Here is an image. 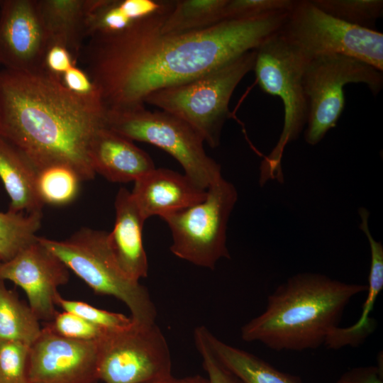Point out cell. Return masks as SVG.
<instances>
[{
  "label": "cell",
  "mask_w": 383,
  "mask_h": 383,
  "mask_svg": "<svg viewBox=\"0 0 383 383\" xmlns=\"http://www.w3.org/2000/svg\"><path fill=\"white\" fill-rule=\"evenodd\" d=\"M81 181L70 167L52 165L37 171L36 189L44 204L62 206L76 199Z\"/></svg>",
  "instance_id": "obj_26"
},
{
  "label": "cell",
  "mask_w": 383,
  "mask_h": 383,
  "mask_svg": "<svg viewBox=\"0 0 383 383\" xmlns=\"http://www.w3.org/2000/svg\"><path fill=\"white\" fill-rule=\"evenodd\" d=\"M184 383H209V380L203 378L201 376L196 375L194 377H186Z\"/></svg>",
  "instance_id": "obj_37"
},
{
  "label": "cell",
  "mask_w": 383,
  "mask_h": 383,
  "mask_svg": "<svg viewBox=\"0 0 383 383\" xmlns=\"http://www.w3.org/2000/svg\"><path fill=\"white\" fill-rule=\"evenodd\" d=\"M167 1L94 0L87 23V39L94 35L120 31L135 21L151 15Z\"/></svg>",
  "instance_id": "obj_22"
},
{
  "label": "cell",
  "mask_w": 383,
  "mask_h": 383,
  "mask_svg": "<svg viewBox=\"0 0 383 383\" xmlns=\"http://www.w3.org/2000/svg\"><path fill=\"white\" fill-rule=\"evenodd\" d=\"M237 199L233 184L222 177L206 189L203 201L162 217L171 231V252L180 259L211 270L220 259H229L227 224Z\"/></svg>",
  "instance_id": "obj_9"
},
{
  "label": "cell",
  "mask_w": 383,
  "mask_h": 383,
  "mask_svg": "<svg viewBox=\"0 0 383 383\" xmlns=\"http://www.w3.org/2000/svg\"><path fill=\"white\" fill-rule=\"evenodd\" d=\"M279 33L309 58L340 55L383 71L382 33L335 18L311 0H296Z\"/></svg>",
  "instance_id": "obj_8"
},
{
  "label": "cell",
  "mask_w": 383,
  "mask_h": 383,
  "mask_svg": "<svg viewBox=\"0 0 383 383\" xmlns=\"http://www.w3.org/2000/svg\"><path fill=\"white\" fill-rule=\"evenodd\" d=\"M171 370L169 345L156 323H134L98 342V382L148 383L172 377Z\"/></svg>",
  "instance_id": "obj_11"
},
{
  "label": "cell",
  "mask_w": 383,
  "mask_h": 383,
  "mask_svg": "<svg viewBox=\"0 0 383 383\" xmlns=\"http://www.w3.org/2000/svg\"><path fill=\"white\" fill-rule=\"evenodd\" d=\"M317 8L342 21L374 30L382 16V0H311Z\"/></svg>",
  "instance_id": "obj_27"
},
{
  "label": "cell",
  "mask_w": 383,
  "mask_h": 383,
  "mask_svg": "<svg viewBox=\"0 0 383 383\" xmlns=\"http://www.w3.org/2000/svg\"><path fill=\"white\" fill-rule=\"evenodd\" d=\"M89 157L95 173L112 182H135L155 168L147 152L106 126L93 136Z\"/></svg>",
  "instance_id": "obj_16"
},
{
  "label": "cell",
  "mask_w": 383,
  "mask_h": 383,
  "mask_svg": "<svg viewBox=\"0 0 383 383\" xmlns=\"http://www.w3.org/2000/svg\"><path fill=\"white\" fill-rule=\"evenodd\" d=\"M358 213L361 219L359 228L368 240L371 252L368 294L357 321L346 328L337 326L328 333L324 343L328 349L337 350L345 346L357 347L374 332L377 326L376 321L370 317V313L377 296L383 289V246L381 242L374 240L370 231V212L362 209Z\"/></svg>",
  "instance_id": "obj_18"
},
{
  "label": "cell",
  "mask_w": 383,
  "mask_h": 383,
  "mask_svg": "<svg viewBox=\"0 0 383 383\" xmlns=\"http://www.w3.org/2000/svg\"><path fill=\"white\" fill-rule=\"evenodd\" d=\"M43 212L24 214L0 211V262L13 258L37 237Z\"/></svg>",
  "instance_id": "obj_25"
},
{
  "label": "cell",
  "mask_w": 383,
  "mask_h": 383,
  "mask_svg": "<svg viewBox=\"0 0 383 383\" xmlns=\"http://www.w3.org/2000/svg\"><path fill=\"white\" fill-rule=\"evenodd\" d=\"M37 170L26 155L0 135V178L11 199L9 211L42 212L44 204L36 189Z\"/></svg>",
  "instance_id": "obj_20"
},
{
  "label": "cell",
  "mask_w": 383,
  "mask_h": 383,
  "mask_svg": "<svg viewBox=\"0 0 383 383\" xmlns=\"http://www.w3.org/2000/svg\"><path fill=\"white\" fill-rule=\"evenodd\" d=\"M132 197L146 221L160 218L203 201L206 189L198 187L186 174L166 168H155L136 180Z\"/></svg>",
  "instance_id": "obj_15"
},
{
  "label": "cell",
  "mask_w": 383,
  "mask_h": 383,
  "mask_svg": "<svg viewBox=\"0 0 383 383\" xmlns=\"http://www.w3.org/2000/svg\"><path fill=\"white\" fill-rule=\"evenodd\" d=\"M106 113L99 99L72 93L45 71L0 70V135L37 171L60 164L82 181L94 179L89 144Z\"/></svg>",
  "instance_id": "obj_2"
},
{
  "label": "cell",
  "mask_w": 383,
  "mask_h": 383,
  "mask_svg": "<svg viewBox=\"0 0 383 383\" xmlns=\"http://www.w3.org/2000/svg\"><path fill=\"white\" fill-rule=\"evenodd\" d=\"M308 58L279 33L256 50L254 70L261 89L277 96L284 106V126L279 140L260 165V184L283 182L281 162L287 144L298 139L306 125L309 105L304 84Z\"/></svg>",
  "instance_id": "obj_6"
},
{
  "label": "cell",
  "mask_w": 383,
  "mask_h": 383,
  "mask_svg": "<svg viewBox=\"0 0 383 383\" xmlns=\"http://www.w3.org/2000/svg\"><path fill=\"white\" fill-rule=\"evenodd\" d=\"M38 238L96 294L124 303L135 324L155 323L157 309L148 289L120 269L108 243V232L82 228L65 240Z\"/></svg>",
  "instance_id": "obj_5"
},
{
  "label": "cell",
  "mask_w": 383,
  "mask_h": 383,
  "mask_svg": "<svg viewBox=\"0 0 383 383\" xmlns=\"http://www.w3.org/2000/svg\"><path fill=\"white\" fill-rule=\"evenodd\" d=\"M116 218L108 243L123 272L139 282L148 272V262L143 244V227L145 220L135 204L131 193L121 188L115 200Z\"/></svg>",
  "instance_id": "obj_17"
},
{
  "label": "cell",
  "mask_w": 383,
  "mask_h": 383,
  "mask_svg": "<svg viewBox=\"0 0 383 383\" xmlns=\"http://www.w3.org/2000/svg\"><path fill=\"white\" fill-rule=\"evenodd\" d=\"M206 336L218 360L243 383H303L298 376L281 372L257 356L223 342L207 328Z\"/></svg>",
  "instance_id": "obj_21"
},
{
  "label": "cell",
  "mask_w": 383,
  "mask_h": 383,
  "mask_svg": "<svg viewBox=\"0 0 383 383\" xmlns=\"http://www.w3.org/2000/svg\"><path fill=\"white\" fill-rule=\"evenodd\" d=\"M350 83L365 84L374 95L383 87V74L358 60L340 55L308 58L304 84L309 115L306 142L315 145L336 126L345 106L343 87Z\"/></svg>",
  "instance_id": "obj_10"
},
{
  "label": "cell",
  "mask_w": 383,
  "mask_h": 383,
  "mask_svg": "<svg viewBox=\"0 0 383 383\" xmlns=\"http://www.w3.org/2000/svg\"><path fill=\"white\" fill-rule=\"evenodd\" d=\"M42 327L28 304L0 279V340L19 341L30 345Z\"/></svg>",
  "instance_id": "obj_24"
},
{
  "label": "cell",
  "mask_w": 383,
  "mask_h": 383,
  "mask_svg": "<svg viewBox=\"0 0 383 383\" xmlns=\"http://www.w3.org/2000/svg\"><path fill=\"white\" fill-rule=\"evenodd\" d=\"M30 345L14 340H0V383H29Z\"/></svg>",
  "instance_id": "obj_29"
},
{
  "label": "cell",
  "mask_w": 383,
  "mask_h": 383,
  "mask_svg": "<svg viewBox=\"0 0 383 383\" xmlns=\"http://www.w3.org/2000/svg\"><path fill=\"white\" fill-rule=\"evenodd\" d=\"M44 326L59 335L81 341L99 342L109 332L65 311H57L52 320Z\"/></svg>",
  "instance_id": "obj_30"
},
{
  "label": "cell",
  "mask_w": 383,
  "mask_h": 383,
  "mask_svg": "<svg viewBox=\"0 0 383 383\" xmlns=\"http://www.w3.org/2000/svg\"><path fill=\"white\" fill-rule=\"evenodd\" d=\"M173 1L112 33L89 37L79 60L106 111L144 105L151 93L194 79L279 33L287 12L223 21L208 28L167 35L160 26Z\"/></svg>",
  "instance_id": "obj_1"
},
{
  "label": "cell",
  "mask_w": 383,
  "mask_h": 383,
  "mask_svg": "<svg viewBox=\"0 0 383 383\" xmlns=\"http://www.w3.org/2000/svg\"><path fill=\"white\" fill-rule=\"evenodd\" d=\"M335 383H383V367H354L344 372Z\"/></svg>",
  "instance_id": "obj_35"
},
{
  "label": "cell",
  "mask_w": 383,
  "mask_h": 383,
  "mask_svg": "<svg viewBox=\"0 0 383 383\" xmlns=\"http://www.w3.org/2000/svg\"><path fill=\"white\" fill-rule=\"evenodd\" d=\"M296 0H228L223 21L243 20L289 11Z\"/></svg>",
  "instance_id": "obj_31"
},
{
  "label": "cell",
  "mask_w": 383,
  "mask_h": 383,
  "mask_svg": "<svg viewBox=\"0 0 383 383\" xmlns=\"http://www.w3.org/2000/svg\"><path fill=\"white\" fill-rule=\"evenodd\" d=\"M367 289L321 274H297L268 296L265 311L242 327L241 338L276 351L316 349L338 326L351 299Z\"/></svg>",
  "instance_id": "obj_3"
},
{
  "label": "cell",
  "mask_w": 383,
  "mask_h": 383,
  "mask_svg": "<svg viewBox=\"0 0 383 383\" xmlns=\"http://www.w3.org/2000/svg\"><path fill=\"white\" fill-rule=\"evenodd\" d=\"M67 267L38 240L22 248L13 258L0 262V279L9 280L26 293L28 305L44 323L52 320L57 310V289L69 281Z\"/></svg>",
  "instance_id": "obj_13"
},
{
  "label": "cell",
  "mask_w": 383,
  "mask_h": 383,
  "mask_svg": "<svg viewBox=\"0 0 383 383\" xmlns=\"http://www.w3.org/2000/svg\"><path fill=\"white\" fill-rule=\"evenodd\" d=\"M206 328L201 326L195 328L194 338L196 347L202 359L209 383H243L216 357L206 336Z\"/></svg>",
  "instance_id": "obj_32"
},
{
  "label": "cell",
  "mask_w": 383,
  "mask_h": 383,
  "mask_svg": "<svg viewBox=\"0 0 383 383\" xmlns=\"http://www.w3.org/2000/svg\"><path fill=\"white\" fill-rule=\"evenodd\" d=\"M256 50L248 51L190 81L158 89L145 103L184 121L211 148L220 144L231 97L254 69Z\"/></svg>",
  "instance_id": "obj_4"
},
{
  "label": "cell",
  "mask_w": 383,
  "mask_h": 383,
  "mask_svg": "<svg viewBox=\"0 0 383 383\" xmlns=\"http://www.w3.org/2000/svg\"><path fill=\"white\" fill-rule=\"evenodd\" d=\"M227 1H173L163 16L161 33L167 35L183 34L211 27L223 21V9Z\"/></svg>",
  "instance_id": "obj_23"
},
{
  "label": "cell",
  "mask_w": 383,
  "mask_h": 383,
  "mask_svg": "<svg viewBox=\"0 0 383 383\" xmlns=\"http://www.w3.org/2000/svg\"><path fill=\"white\" fill-rule=\"evenodd\" d=\"M105 126L133 141L155 145L173 157L184 174L201 189L218 180L221 168L204 148V140L189 124L163 111L144 105L106 111Z\"/></svg>",
  "instance_id": "obj_7"
},
{
  "label": "cell",
  "mask_w": 383,
  "mask_h": 383,
  "mask_svg": "<svg viewBox=\"0 0 383 383\" xmlns=\"http://www.w3.org/2000/svg\"><path fill=\"white\" fill-rule=\"evenodd\" d=\"M77 61L70 51L63 45L50 43L44 57L43 70L61 80L62 75Z\"/></svg>",
  "instance_id": "obj_33"
},
{
  "label": "cell",
  "mask_w": 383,
  "mask_h": 383,
  "mask_svg": "<svg viewBox=\"0 0 383 383\" xmlns=\"http://www.w3.org/2000/svg\"><path fill=\"white\" fill-rule=\"evenodd\" d=\"M61 82L67 89L77 95L100 99L98 91L90 77L77 65L72 67L62 75Z\"/></svg>",
  "instance_id": "obj_34"
},
{
  "label": "cell",
  "mask_w": 383,
  "mask_h": 383,
  "mask_svg": "<svg viewBox=\"0 0 383 383\" xmlns=\"http://www.w3.org/2000/svg\"><path fill=\"white\" fill-rule=\"evenodd\" d=\"M186 378L177 379L174 377H170L164 379L154 381L148 383H184Z\"/></svg>",
  "instance_id": "obj_36"
},
{
  "label": "cell",
  "mask_w": 383,
  "mask_h": 383,
  "mask_svg": "<svg viewBox=\"0 0 383 383\" xmlns=\"http://www.w3.org/2000/svg\"><path fill=\"white\" fill-rule=\"evenodd\" d=\"M94 0H38L50 43L67 48L77 61L87 40V23Z\"/></svg>",
  "instance_id": "obj_19"
},
{
  "label": "cell",
  "mask_w": 383,
  "mask_h": 383,
  "mask_svg": "<svg viewBox=\"0 0 383 383\" xmlns=\"http://www.w3.org/2000/svg\"><path fill=\"white\" fill-rule=\"evenodd\" d=\"M98 342L67 338L43 326L30 345L29 383H97Z\"/></svg>",
  "instance_id": "obj_12"
},
{
  "label": "cell",
  "mask_w": 383,
  "mask_h": 383,
  "mask_svg": "<svg viewBox=\"0 0 383 383\" xmlns=\"http://www.w3.org/2000/svg\"><path fill=\"white\" fill-rule=\"evenodd\" d=\"M55 303L63 311L73 313L109 332L126 329L134 323L131 317L124 314L98 309L83 301L66 299L59 293Z\"/></svg>",
  "instance_id": "obj_28"
},
{
  "label": "cell",
  "mask_w": 383,
  "mask_h": 383,
  "mask_svg": "<svg viewBox=\"0 0 383 383\" xmlns=\"http://www.w3.org/2000/svg\"><path fill=\"white\" fill-rule=\"evenodd\" d=\"M38 0H0V65L22 72L43 70L50 45Z\"/></svg>",
  "instance_id": "obj_14"
}]
</instances>
